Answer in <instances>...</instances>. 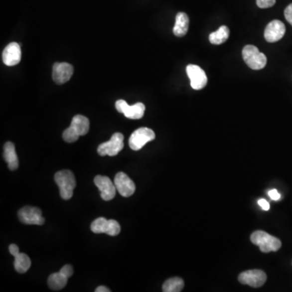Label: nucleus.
I'll return each instance as SVG.
<instances>
[{"label":"nucleus","mask_w":292,"mask_h":292,"mask_svg":"<svg viewBox=\"0 0 292 292\" xmlns=\"http://www.w3.org/2000/svg\"><path fill=\"white\" fill-rule=\"evenodd\" d=\"M90 130V121L85 116L77 115L72 119L69 128L63 132V138L66 142H77L81 136L87 134Z\"/></svg>","instance_id":"nucleus-1"},{"label":"nucleus","mask_w":292,"mask_h":292,"mask_svg":"<svg viewBox=\"0 0 292 292\" xmlns=\"http://www.w3.org/2000/svg\"><path fill=\"white\" fill-rule=\"evenodd\" d=\"M55 183L59 186V193L63 200H69L73 196L76 188V179L74 174L68 170H60L55 174Z\"/></svg>","instance_id":"nucleus-2"},{"label":"nucleus","mask_w":292,"mask_h":292,"mask_svg":"<svg viewBox=\"0 0 292 292\" xmlns=\"http://www.w3.org/2000/svg\"><path fill=\"white\" fill-rule=\"evenodd\" d=\"M250 239L253 244L259 247L262 253L276 252L282 246L280 240L275 236H271L266 231H255L252 234Z\"/></svg>","instance_id":"nucleus-3"},{"label":"nucleus","mask_w":292,"mask_h":292,"mask_svg":"<svg viewBox=\"0 0 292 292\" xmlns=\"http://www.w3.org/2000/svg\"><path fill=\"white\" fill-rule=\"evenodd\" d=\"M243 59L249 68L253 70L264 68L267 63V58L263 53L260 52L258 47L247 45L242 50Z\"/></svg>","instance_id":"nucleus-4"},{"label":"nucleus","mask_w":292,"mask_h":292,"mask_svg":"<svg viewBox=\"0 0 292 292\" xmlns=\"http://www.w3.org/2000/svg\"><path fill=\"white\" fill-rule=\"evenodd\" d=\"M90 228L94 233H105L111 236H118L121 231L120 223L117 221L113 219L107 220L103 217L95 219L92 223Z\"/></svg>","instance_id":"nucleus-5"},{"label":"nucleus","mask_w":292,"mask_h":292,"mask_svg":"<svg viewBox=\"0 0 292 292\" xmlns=\"http://www.w3.org/2000/svg\"><path fill=\"white\" fill-rule=\"evenodd\" d=\"M124 135L122 133H114L109 142H104L98 146V153L100 156H116L124 148Z\"/></svg>","instance_id":"nucleus-6"},{"label":"nucleus","mask_w":292,"mask_h":292,"mask_svg":"<svg viewBox=\"0 0 292 292\" xmlns=\"http://www.w3.org/2000/svg\"><path fill=\"white\" fill-rule=\"evenodd\" d=\"M155 139V133L148 128H141L133 132L129 138V144L130 148L134 151H138L144 147L148 142Z\"/></svg>","instance_id":"nucleus-7"},{"label":"nucleus","mask_w":292,"mask_h":292,"mask_svg":"<svg viewBox=\"0 0 292 292\" xmlns=\"http://www.w3.org/2000/svg\"><path fill=\"white\" fill-rule=\"evenodd\" d=\"M18 218L20 222L26 225L42 226L45 223L42 217V210L39 208L25 206L18 212Z\"/></svg>","instance_id":"nucleus-8"},{"label":"nucleus","mask_w":292,"mask_h":292,"mask_svg":"<svg viewBox=\"0 0 292 292\" xmlns=\"http://www.w3.org/2000/svg\"><path fill=\"white\" fill-rule=\"evenodd\" d=\"M116 108L120 113H123L125 117L130 120H140L144 116L146 107L142 103H136L129 106L125 100H118L116 103Z\"/></svg>","instance_id":"nucleus-9"},{"label":"nucleus","mask_w":292,"mask_h":292,"mask_svg":"<svg viewBox=\"0 0 292 292\" xmlns=\"http://www.w3.org/2000/svg\"><path fill=\"white\" fill-rule=\"evenodd\" d=\"M238 279L240 283L244 285H249L252 288H260L264 285L267 280V276L264 271L252 270L241 273Z\"/></svg>","instance_id":"nucleus-10"},{"label":"nucleus","mask_w":292,"mask_h":292,"mask_svg":"<svg viewBox=\"0 0 292 292\" xmlns=\"http://www.w3.org/2000/svg\"><path fill=\"white\" fill-rule=\"evenodd\" d=\"M186 72L189 77L191 86L193 90H201L207 85V76L201 67L194 64H189L187 66Z\"/></svg>","instance_id":"nucleus-11"},{"label":"nucleus","mask_w":292,"mask_h":292,"mask_svg":"<svg viewBox=\"0 0 292 292\" xmlns=\"http://www.w3.org/2000/svg\"><path fill=\"white\" fill-rule=\"evenodd\" d=\"M94 183L100 191L101 196L104 201H111L116 196V189L115 183L110 178L103 175H97L94 178Z\"/></svg>","instance_id":"nucleus-12"},{"label":"nucleus","mask_w":292,"mask_h":292,"mask_svg":"<svg viewBox=\"0 0 292 292\" xmlns=\"http://www.w3.org/2000/svg\"><path fill=\"white\" fill-rule=\"evenodd\" d=\"M115 185L121 196L129 197L134 194L136 185L134 182L125 173L119 172L115 177Z\"/></svg>","instance_id":"nucleus-13"},{"label":"nucleus","mask_w":292,"mask_h":292,"mask_svg":"<svg viewBox=\"0 0 292 292\" xmlns=\"http://www.w3.org/2000/svg\"><path fill=\"white\" fill-rule=\"evenodd\" d=\"M73 72V67L70 63H55L53 66V80L57 85H63L69 81Z\"/></svg>","instance_id":"nucleus-14"},{"label":"nucleus","mask_w":292,"mask_h":292,"mask_svg":"<svg viewBox=\"0 0 292 292\" xmlns=\"http://www.w3.org/2000/svg\"><path fill=\"white\" fill-rule=\"evenodd\" d=\"M285 33V24L283 22L279 20H272L265 29V38L267 42H276L284 37Z\"/></svg>","instance_id":"nucleus-15"},{"label":"nucleus","mask_w":292,"mask_h":292,"mask_svg":"<svg viewBox=\"0 0 292 292\" xmlns=\"http://www.w3.org/2000/svg\"><path fill=\"white\" fill-rule=\"evenodd\" d=\"M9 252L15 258L14 267L15 271L20 274L27 272L31 266V260L29 257L24 253H20L17 245L13 244L9 246Z\"/></svg>","instance_id":"nucleus-16"},{"label":"nucleus","mask_w":292,"mask_h":292,"mask_svg":"<svg viewBox=\"0 0 292 292\" xmlns=\"http://www.w3.org/2000/svg\"><path fill=\"white\" fill-rule=\"evenodd\" d=\"M21 59V50L17 42H11L2 52V61L8 67L16 65Z\"/></svg>","instance_id":"nucleus-17"},{"label":"nucleus","mask_w":292,"mask_h":292,"mask_svg":"<svg viewBox=\"0 0 292 292\" xmlns=\"http://www.w3.org/2000/svg\"><path fill=\"white\" fill-rule=\"evenodd\" d=\"M3 157L5 161H7L9 170H15L19 166L17 154L15 152V146L12 142H7L4 145L3 148Z\"/></svg>","instance_id":"nucleus-18"},{"label":"nucleus","mask_w":292,"mask_h":292,"mask_svg":"<svg viewBox=\"0 0 292 292\" xmlns=\"http://www.w3.org/2000/svg\"><path fill=\"white\" fill-rule=\"evenodd\" d=\"M189 27V18L184 12H179L175 18V24L173 28V33L176 37H183L188 33Z\"/></svg>","instance_id":"nucleus-19"},{"label":"nucleus","mask_w":292,"mask_h":292,"mask_svg":"<svg viewBox=\"0 0 292 292\" xmlns=\"http://www.w3.org/2000/svg\"><path fill=\"white\" fill-rule=\"evenodd\" d=\"M69 278L62 274L60 271L58 273H54L50 275L48 278V286L50 289L54 291H59L63 289L68 283Z\"/></svg>","instance_id":"nucleus-20"},{"label":"nucleus","mask_w":292,"mask_h":292,"mask_svg":"<svg viewBox=\"0 0 292 292\" xmlns=\"http://www.w3.org/2000/svg\"><path fill=\"white\" fill-rule=\"evenodd\" d=\"M229 35V28L223 25L218 28V30L209 34V42L214 45H221V44L224 43L228 39Z\"/></svg>","instance_id":"nucleus-21"},{"label":"nucleus","mask_w":292,"mask_h":292,"mask_svg":"<svg viewBox=\"0 0 292 292\" xmlns=\"http://www.w3.org/2000/svg\"><path fill=\"white\" fill-rule=\"evenodd\" d=\"M184 282L180 278L175 277L168 279L162 286L164 292H179L183 290Z\"/></svg>","instance_id":"nucleus-22"},{"label":"nucleus","mask_w":292,"mask_h":292,"mask_svg":"<svg viewBox=\"0 0 292 292\" xmlns=\"http://www.w3.org/2000/svg\"><path fill=\"white\" fill-rule=\"evenodd\" d=\"M276 0H257V5L260 8H269L275 4Z\"/></svg>","instance_id":"nucleus-23"},{"label":"nucleus","mask_w":292,"mask_h":292,"mask_svg":"<svg viewBox=\"0 0 292 292\" xmlns=\"http://www.w3.org/2000/svg\"><path fill=\"white\" fill-rule=\"evenodd\" d=\"M59 271L68 278L72 277L73 275V268L71 265H66Z\"/></svg>","instance_id":"nucleus-24"},{"label":"nucleus","mask_w":292,"mask_h":292,"mask_svg":"<svg viewBox=\"0 0 292 292\" xmlns=\"http://www.w3.org/2000/svg\"><path fill=\"white\" fill-rule=\"evenodd\" d=\"M284 15H285L286 20H288L292 25V3L286 7Z\"/></svg>","instance_id":"nucleus-25"},{"label":"nucleus","mask_w":292,"mask_h":292,"mask_svg":"<svg viewBox=\"0 0 292 292\" xmlns=\"http://www.w3.org/2000/svg\"><path fill=\"white\" fill-rule=\"evenodd\" d=\"M269 196L271 197L274 201H279L281 198V195L279 194L276 189H272L271 191H269Z\"/></svg>","instance_id":"nucleus-26"},{"label":"nucleus","mask_w":292,"mask_h":292,"mask_svg":"<svg viewBox=\"0 0 292 292\" xmlns=\"http://www.w3.org/2000/svg\"><path fill=\"white\" fill-rule=\"evenodd\" d=\"M258 205L262 207V209H264L266 211H268L269 209H270V204H269L268 201L265 200V199H260L259 201H258Z\"/></svg>","instance_id":"nucleus-27"},{"label":"nucleus","mask_w":292,"mask_h":292,"mask_svg":"<svg viewBox=\"0 0 292 292\" xmlns=\"http://www.w3.org/2000/svg\"><path fill=\"white\" fill-rule=\"evenodd\" d=\"M96 292H110L111 290H109V288H107V287H104V286H101V287H98L97 288L96 290H95Z\"/></svg>","instance_id":"nucleus-28"}]
</instances>
